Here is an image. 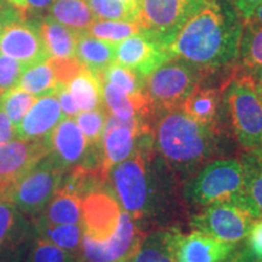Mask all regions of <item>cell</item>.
<instances>
[{"label": "cell", "instance_id": "cell-1", "mask_svg": "<svg viewBox=\"0 0 262 262\" xmlns=\"http://www.w3.org/2000/svg\"><path fill=\"white\" fill-rule=\"evenodd\" d=\"M243 18L229 0H208L166 47L170 57L195 67L208 78L238 66Z\"/></svg>", "mask_w": 262, "mask_h": 262}, {"label": "cell", "instance_id": "cell-2", "mask_svg": "<svg viewBox=\"0 0 262 262\" xmlns=\"http://www.w3.org/2000/svg\"><path fill=\"white\" fill-rule=\"evenodd\" d=\"M156 156L176 180L187 181L221 153L225 131L201 124L181 108L155 113L152 119Z\"/></svg>", "mask_w": 262, "mask_h": 262}, {"label": "cell", "instance_id": "cell-3", "mask_svg": "<svg viewBox=\"0 0 262 262\" xmlns=\"http://www.w3.org/2000/svg\"><path fill=\"white\" fill-rule=\"evenodd\" d=\"M158 165L150 129L141 136L133 155L108 172L107 182L122 210L137 224L153 217L158 210V178H156Z\"/></svg>", "mask_w": 262, "mask_h": 262}, {"label": "cell", "instance_id": "cell-4", "mask_svg": "<svg viewBox=\"0 0 262 262\" xmlns=\"http://www.w3.org/2000/svg\"><path fill=\"white\" fill-rule=\"evenodd\" d=\"M225 129L244 155L262 156V100L256 83L238 67L222 81Z\"/></svg>", "mask_w": 262, "mask_h": 262}, {"label": "cell", "instance_id": "cell-5", "mask_svg": "<svg viewBox=\"0 0 262 262\" xmlns=\"http://www.w3.org/2000/svg\"><path fill=\"white\" fill-rule=\"evenodd\" d=\"M247 179L248 166L244 156L216 158L186 181L185 198L202 208L224 202H238L244 205Z\"/></svg>", "mask_w": 262, "mask_h": 262}, {"label": "cell", "instance_id": "cell-6", "mask_svg": "<svg viewBox=\"0 0 262 262\" xmlns=\"http://www.w3.org/2000/svg\"><path fill=\"white\" fill-rule=\"evenodd\" d=\"M205 77L187 62L171 58L145 77L155 113L180 108Z\"/></svg>", "mask_w": 262, "mask_h": 262}, {"label": "cell", "instance_id": "cell-7", "mask_svg": "<svg viewBox=\"0 0 262 262\" xmlns=\"http://www.w3.org/2000/svg\"><path fill=\"white\" fill-rule=\"evenodd\" d=\"M64 173L54 157L48 155L19 180L8 201L29 219L37 217L61 186Z\"/></svg>", "mask_w": 262, "mask_h": 262}, {"label": "cell", "instance_id": "cell-8", "mask_svg": "<svg viewBox=\"0 0 262 262\" xmlns=\"http://www.w3.org/2000/svg\"><path fill=\"white\" fill-rule=\"evenodd\" d=\"M256 217L238 202L203 206L191 220V227L219 241L238 244L247 238Z\"/></svg>", "mask_w": 262, "mask_h": 262}, {"label": "cell", "instance_id": "cell-9", "mask_svg": "<svg viewBox=\"0 0 262 262\" xmlns=\"http://www.w3.org/2000/svg\"><path fill=\"white\" fill-rule=\"evenodd\" d=\"M208 0H141L139 25L142 31L168 47L185 22Z\"/></svg>", "mask_w": 262, "mask_h": 262}, {"label": "cell", "instance_id": "cell-10", "mask_svg": "<svg viewBox=\"0 0 262 262\" xmlns=\"http://www.w3.org/2000/svg\"><path fill=\"white\" fill-rule=\"evenodd\" d=\"M47 143L49 155L54 157L66 171L78 165L103 171L101 147L90 145L74 118L64 117L48 137Z\"/></svg>", "mask_w": 262, "mask_h": 262}, {"label": "cell", "instance_id": "cell-11", "mask_svg": "<svg viewBox=\"0 0 262 262\" xmlns=\"http://www.w3.org/2000/svg\"><path fill=\"white\" fill-rule=\"evenodd\" d=\"M146 234L145 228L122 210L116 232L107 241L97 242L83 235L79 258L84 262H127Z\"/></svg>", "mask_w": 262, "mask_h": 262}, {"label": "cell", "instance_id": "cell-12", "mask_svg": "<svg viewBox=\"0 0 262 262\" xmlns=\"http://www.w3.org/2000/svg\"><path fill=\"white\" fill-rule=\"evenodd\" d=\"M48 155L47 141L16 137L0 146V199L8 201L19 180Z\"/></svg>", "mask_w": 262, "mask_h": 262}, {"label": "cell", "instance_id": "cell-13", "mask_svg": "<svg viewBox=\"0 0 262 262\" xmlns=\"http://www.w3.org/2000/svg\"><path fill=\"white\" fill-rule=\"evenodd\" d=\"M150 129L149 120L142 118L123 120L108 113L101 143L103 171L108 175L111 169L129 158L137 148L141 136Z\"/></svg>", "mask_w": 262, "mask_h": 262}, {"label": "cell", "instance_id": "cell-14", "mask_svg": "<svg viewBox=\"0 0 262 262\" xmlns=\"http://www.w3.org/2000/svg\"><path fill=\"white\" fill-rule=\"evenodd\" d=\"M122 206L108 182L88 192L81 199V226L84 235L97 242L112 237L119 222Z\"/></svg>", "mask_w": 262, "mask_h": 262}, {"label": "cell", "instance_id": "cell-15", "mask_svg": "<svg viewBox=\"0 0 262 262\" xmlns=\"http://www.w3.org/2000/svg\"><path fill=\"white\" fill-rule=\"evenodd\" d=\"M0 54L22 62L26 67L47 61V48L38 24L19 19L0 29Z\"/></svg>", "mask_w": 262, "mask_h": 262}, {"label": "cell", "instance_id": "cell-16", "mask_svg": "<svg viewBox=\"0 0 262 262\" xmlns=\"http://www.w3.org/2000/svg\"><path fill=\"white\" fill-rule=\"evenodd\" d=\"M171 60L168 50L152 35L141 32L116 45V62L137 72L143 78Z\"/></svg>", "mask_w": 262, "mask_h": 262}, {"label": "cell", "instance_id": "cell-17", "mask_svg": "<svg viewBox=\"0 0 262 262\" xmlns=\"http://www.w3.org/2000/svg\"><path fill=\"white\" fill-rule=\"evenodd\" d=\"M31 224L14 203L0 199V262H16L31 235Z\"/></svg>", "mask_w": 262, "mask_h": 262}, {"label": "cell", "instance_id": "cell-18", "mask_svg": "<svg viewBox=\"0 0 262 262\" xmlns=\"http://www.w3.org/2000/svg\"><path fill=\"white\" fill-rule=\"evenodd\" d=\"M238 244L219 241L193 229L191 233L179 232L175 243L176 262H222L235 251Z\"/></svg>", "mask_w": 262, "mask_h": 262}, {"label": "cell", "instance_id": "cell-19", "mask_svg": "<svg viewBox=\"0 0 262 262\" xmlns=\"http://www.w3.org/2000/svg\"><path fill=\"white\" fill-rule=\"evenodd\" d=\"M56 95H47L35 100L33 106L16 127V137L25 140L47 141L57 124L63 119Z\"/></svg>", "mask_w": 262, "mask_h": 262}, {"label": "cell", "instance_id": "cell-20", "mask_svg": "<svg viewBox=\"0 0 262 262\" xmlns=\"http://www.w3.org/2000/svg\"><path fill=\"white\" fill-rule=\"evenodd\" d=\"M180 108L195 122L226 133L222 114L221 85L220 88L198 85Z\"/></svg>", "mask_w": 262, "mask_h": 262}, {"label": "cell", "instance_id": "cell-21", "mask_svg": "<svg viewBox=\"0 0 262 262\" xmlns=\"http://www.w3.org/2000/svg\"><path fill=\"white\" fill-rule=\"evenodd\" d=\"M81 196L61 185L40 214L31 219L33 225L81 224Z\"/></svg>", "mask_w": 262, "mask_h": 262}, {"label": "cell", "instance_id": "cell-22", "mask_svg": "<svg viewBox=\"0 0 262 262\" xmlns=\"http://www.w3.org/2000/svg\"><path fill=\"white\" fill-rule=\"evenodd\" d=\"M237 67L258 83L262 79V25L243 19Z\"/></svg>", "mask_w": 262, "mask_h": 262}, {"label": "cell", "instance_id": "cell-23", "mask_svg": "<svg viewBox=\"0 0 262 262\" xmlns=\"http://www.w3.org/2000/svg\"><path fill=\"white\" fill-rule=\"evenodd\" d=\"M178 228H159L147 233L140 248L127 262H176Z\"/></svg>", "mask_w": 262, "mask_h": 262}, {"label": "cell", "instance_id": "cell-24", "mask_svg": "<svg viewBox=\"0 0 262 262\" xmlns=\"http://www.w3.org/2000/svg\"><path fill=\"white\" fill-rule=\"evenodd\" d=\"M75 57L93 73L101 74L116 62V44L100 40L88 33H79L75 45Z\"/></svg>", "mask_w": 262, "mask_h": 262}, {"label": "cell", "instance_id": "cell-25", "mask_svg": "<svg viewBox=\"0 0 262 262\" xmlns=\"http://www.w3.org/2000/svg\"><path fill=\"white\" fill-rule=\"evenodd\" d=\"M49 58H71L75 56V45L79 33L60 24L51 16H44L38 24Z\"/></svg>", "mask_w": 262, "mask_h": 262}, {"label": "cell", "instance_id": "cell-26", "mask_svg": "<svg viewBox=\"0 0 262 262\" xmlns=\"http://www.w3.org/2000/svg\"><path fill=\"white\" fill-rule=\"evenodd\" d=\"M79 111H91L103 106L102 80L100 75L84 68L67 85Z\"/></svg>", "mask_w": 262, "mask_h": 262}, {"label": "cell", "instance_id": "cell-27", "mask_svg": "<svg viewBox=\"0 0 262 262\" xmlns=\"http://www.w3.org/2000/svg\"><path fill=\"white\" fill-rule=\"evenodd\" d=\"M50 16L77 33H86L95 17L88 0H55Z\"/></svg>", "mask_w": 262, "mask_h": 262}, {"label": "cell", "instance_id": "cell-28", "mask_svg": "<svg viewBox=\"0 0 262 262\" xmlns=\"http://www.w3.org/2000/svg\"><path fill=\"white\" fill-rule=\"evenodd\" d=\"M18 86L35 97L55 95L60 88L50 60L28 66L19 78Z\"/></svg>", "mask_w": 262, "mask_h": 262}, {"label": "cell", "instance_id": "cell-29", "mask_svg": "<svg viewBox=\"0 0 262 262\" xmlns=\"http://www.w3.org/2000/svg\"><path fill=\"white\" fill-rule=\"evenodd\" d=\"M37 235L47 239L57 247L73 254L79 258L81 241H83L84 229L81 224H68V225H33Z\"/></svg>", "mask_w": 262, "mask_h": 262}, {"label": "cell", "instance_id": "cell-30", "mask_svg": "<svg viewBox=\"0 0 262 262\" xmlns=\"http://www.w3.org/2000/svg\"><path fill=\"white\" fill-rule=\"evenodd\" d=\"M248 166L244 205L256 219L262 217V156L243 155Z\"/></svg>", "mask_w": 262, "mask_h": 262}, {"label": "cell", "instance_id": "cell-31", "mask_svg": "<svg viewBox=\"0 0 262 262\" xmlns=\"http://www.w3.org/2000/svg\"><path fill=\"white\" fill-rule=\"evenodd\" d=\"M143 32L139 22L111 21V19H95L86 33L100 40L118 44L124 39Z\"/></svg>", "mask_w": 262, "mask_h": 262}, {"label": "cell", "instance_id": "cell-32", "mask_svg": "<svg viewBox=\"0 0 262 262\" xmlns=\"http://www.w3.org/2000/svg\"><path fill=\"white\" fill-rule=\"evenodd\" d=\"M100 75L101 80L112 83L129 95L146 93L145 78L125 66L113 62Z\"/></svg>", "mask_w": 262, "mask_h": 262}, {"label": "cell", "instance_id": "cell-33", "mask_svg": "<svg viewBox=\"0 0 262 262\" xmlns=\"http://www.w3.org/2000/svg\"><path fill=\"white\" fill-rule=\"evenodd\" d=\"M37 97L17 86L5 91L0 96V110L4 112L15 127L19 125L26 113L35 102Z\"/></svg>", "mask_w": 262, "mask_h": 262}, {"label": "cell", "instance_id": "cell-34", "mask_svg": "<svg viewBox=\"0 0 262 262\" xmlns=\"http://www.w3.org/2000/svg\"><path fill=\"white\" fill-rule=\"evenodd\" d=\"M108 112L104 106L91 111H81L74 117L75 123L93 147H101Z\"/></svg>", "mask_w": 262, "mask_h": 262}, {"label": "cell", "instance_id": "cell-35", "mask_svg": "<svg viewBox=\"0 0 262 262\" xmlns=\"http://www.w3.org/2000/svg\"><path fill=\"white\" fill-rule=\"evenodd\" d=\"M95 19L139 22V14L123 0H88Z\"/></svg>", "mask_w": 262, "mask_h": 262}, {"label": "cell", "instance_id": "cell-36", "mask_svg": "<svg viewBox=\"0 0 262 262\" xmlns=\"http://www.w3.org/2000/svg\"><path fill=\"white\" fill-rule=\"evenodd\" d=\"M77 256L47 239L37 237L32 245L28 262H73Z\"/></svg>", "mask_w": 262, "mask_h": 262}, {"label": "cell", "instance_id": "cell-37", "mask_svg": "<svg viewBox=\"0 0 262 262\" xmlns=\"http://www.w3.org/2000/svg\"><path fill=\"white\" fill-rule=\"evenodd\" d=\"M25 68L22 62L0 54V96L11 88L17 86Z\"/></svg>", "mask_w": 262, "mask_h": 262}, {"label": "cell", "instance_id": "cell-38", "mask_svg": "<svg viewBox=\"0 0 262 262\" xmlns=\"http://www.w3.org/2000/svg\"><path fill=\"white\" fill-rule=\"evenodd\" d=\"M49 60L51 62L58 83L62 85H68L75 75L85 68L75 56L71 58H49Z\"/></svg>", "mask_w": 262, "mask_h": 262}, {"label": "cell", "instance_id": "cell-39", "mask_svg": "<svg viewBox=\"0 0 262 262\" xmlns=\"http://www.w3.org/2000/svg\"><path fill=\"white\" fill-rule=\"evenodd\" d=\"M247 248L255 261H262V217L256 219L247 235Z\"/></svg>", "mask_w": 262, "mask_h": 262}, {"label": "cell", "instance_id": "cell-40", "mask_svg": "<svg viewBox=\"0 0 262 262\" xmlns=\"http://www.w3.org/2000/svg\"><path fill=\"white\" fill-rule=\"evenodd\" d=\"M55 95H56L58 103H60L61 111L64 117L74 118L78 113L80 112L79 108L77 106V103H75V101L73 100V97H72L70 90H68L67 85L61 84L60 88L57 89V93Z\"/></svg>", "mask_w": 262, "mask_h": 262}, {"label": "cell", "instance_id": "cell-41", "mask_svg": "<svg viewBox=\"0 0 262 262\" xmlns=\"http://www.w3.org/2000/svg\"><path fill=\"white\" fill-rule=\"evenodd\" d=\"M19 19H25L22 12L9 0H0V29Z\"/></svg>", "mask_w": 262, "mask_h": 262}, {"label": "cell", "instance_id": "cell-42", "mask_svg": "<svg viewBox=\"0 0 262 262\" xmlns=\"http://www.w3.org/2000/svg\"><path fill=\"white\" fill-rule=\"evenodd\" d=\"M16 139V127L10 122L8 116L0 110V146Z\"/></svg>", "mask_w": 262, "mask_h": 262}, {"label": "cell", "instance_id": "cell-43", "mask_svg": "<svg viewBox=\"0 0 262 262\" xmlns=\"http://www.w3.org/2000/svg\"><path fill=\"white\" fill-rule=\"evenodd\" d=\"M262 0H235L234 6L239 15H241V17L243 19H248L253 16L255 10L260 6Z\"/></svg>", "mask_w": 262, "mask_h": 262}, {"label": "cell", "instance_id": "cell-44", "mask_svg": "<svg viewBox=\"0 0 262 262\" xmlns=\"http://www.w3.org/2000/svg\"><path fill=\"white\" fill-rule=\"evenodd\" d=\"M55 0H27L28 4V17L29 14L42 16L45 12L49 11L54 4Z\"/></svg>", "mask_w": 262, "mask_h": 262}, {"label": "cell", "instance_id": "cell-45", "mask_svg": "<svg viewBox=\"0 0 262 262\" xmlns=\"http://www.w3.org/2000/svg\"><path fill=\"white\" fill-rule=\"evenodd\" d=\"M249 257H250V254H249L247 248L235 249V251H233V253L222 262H247Z\"/></svg>", "mask_w": 262, "mask_h": 262}, {"label": "cell", "instance_id": "cell-46", "mask_svg": "<svg viewBox=\"0 0 262 262\" xmlns=\"http://www.w3.org/2000/svg\"><path fill=\"white\" fill-rule=\"evenodd\" d=\"M12 5L16 6L19 11L22 12L24 15L25 19L28 18V4H27V0H9Z\"/></svg>", "mask_w": 262, "mask_h": 262}, {"label": "cell", "instance_id": "cell-47", "mask_svg": "<svg viewBox=\"0 0 262 262\" xmlns=\"http://www.w3.org/2000/svg\"><path fill=\"white\" fill-rule=\"evenodd\" d=\"M250 18L254 19V21L257 22V24L262 25V3L260 4V6H258V8L255 10V12Z\"/></svg>", "mask_w": 262, "mask_h": 262}, {"label": "cell", "instance_id": "cell-48", "mask_svg": "<svg viewBox=\"0 0 262 262\" xmlns=\"http://www.w3.org/2000/svg\"><path fill=\"white\" fill-rule=\"evenodd\" d=\"M123 2H125L127 5H130L131 8H133L137 12V14H139V11H140V2H141V0H123Z\"/></svg>", "mask_w": 262, "mask_h": 262}, {"label": "cell", "instance_id": "cell-49", "mask_svg": "<svg viewBox=\"0 0 262 262\" xmlns=\"http://www.w3.org/2000/svg\"><path fill=\"white\" fill-rule=\"evenodd\" d=\"M256 89H257V93H258V95H260V97L262 100V79L258 81V83H256Z\"/></svg>", "mask_w": 262, "mask_h": 262}, {"label": "cell", "instance_id": "cell-50", "mask_svg": "<svg viewBox=\"0 0 262 262\" xmlns=\"http://www.w3.org/2000/svg\"><path fill=\"white\" fill-rule=\"evenodd\" d=\"M253 260H254V258H253V257H251V255H250V257H249V258H248V260H247V262H253Z\"/></svg>", "mask_w": 262, "mask_h": 262}, {"label": "cell", "instance_id": "cell-51", "mask_svg": "<svg viewBox=\"0 0 262 262\" xmlns=\"http://www.w3.org/2000/svg\"><path fill=\"white\" fill-rule=\"evenodd\" d=\"M73 262H84V261H81L80 258H78V260H75V261H73Z\"/></svg>", "mask_w": 262, "mask_h": 262}, {"label": "cell", "instance_id": "cell-52", "mask_svg": "<svg viewBox=\"0 0 262 262\" xmlns=\"http://www.w3.org/2000/svg\"><path fill=\"white\" fill-rule=\"evenodd\" d=\"M253 262H262V261H255V260H253Z\"/></svg>", "mask_w": 262, "mask_h": 262}]
</instances>
